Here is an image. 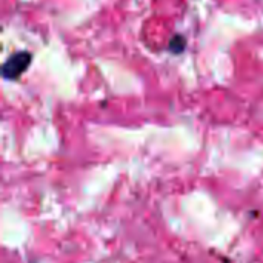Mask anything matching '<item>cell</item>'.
Masks as SVG:
<instances>
[{
  "label": "cell",
  "instance_id": "cell-2",
  "mask_svg": "<svg viewBox=\"0 0 263 263\" xmlns=\"http://www.w3.org/2000/svg\"><path fill=\"white\" fill-rule=\"evenodd\" d=\"M183 48H185V40H183L180 35L174 37V40L171 42V51H174V52H180Z\"/></svg>",
  "mask_w": 263,
  "mask_h": 263
},
{
  "label": "cell",
  "instance_id": "cell-1",
  "mask_svg": "<svg viewBox=\"0 0 263 263\" xmlns=\"http://www.w3.org/2000/svg\"><path fill=\"white\" fill-rule=\"evenodd\" d=\"M31 65V54L26 51H20L12 54L2 66V74L6 80L18 79Z\"/></svg>",
  "mask_w": 263,
  "mask_h": 263
}]
</instances>
